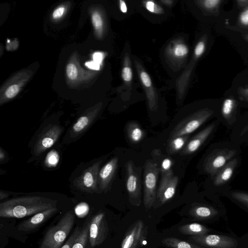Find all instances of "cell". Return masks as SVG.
<instances>
[{"label": "cell", "instance_id": "cell-45", "mask_svg": "<svg viewBox=\"0 0 248 248\" xmlns=\"http://www.w3.org/2000/svg\"><path fill=\"white\" fill-rule=\"evenodd\" d=\"M5 158V154L4 151L2 150V148H0V161L2 162L4 159Z\"/></svg>", "mask_w": 248, "mask_h": 248}, {"label": "cell", "instance_id": "cell-13", "mask_svg": "<svg viewBox=\"0 0 248 248\" xmlns=\"http://www.w3.org/2000/svg\"><path fill=\"white\" fill-rule=\"evenodd\" d=\"M118 159L113 157L99 170L98 175V185L102 191H107L110 186L117 168Z\"/></svg>", "mask_w": 248, "mask_h": 248}, {"label": "cell", "instance_id": "cell-38", "mask_svg": "<svg viewBox=\"0 0 248 248\" xmlns=\"http://www.w3.org/2000/svg\"><path fill=\"white\" fill-rule=\"evenodd\" d=\"M239 21L241 24L248 26V8L243 10L240 14Z\"/></svg>", "mask_w": 248, "mask_h": 248}, {"label": "cell", "instance_id": "cell-20", "mask_svg": "<svg viewBox=\"0 0 248 248\" xmlns=\"http://www.w3.org/2000/svg\"><path fill=\"white\" fill-rule=\"evenodd\" d=\"M89 221L81 230L72 248H85L89 239Z\"/></svg>", "mask_w": 248, "mask_h": 248}, {"label": "cell", "instance_id": "cell-40", "mask_svg": "<svg viewBox=\"0 0 248 248\" xmlns=\"http://www.w3.org/2000/svg\"><path fill=\"white\" fill-rule=\"evenodd\" d=\"M65 9L63 7H60L56 9L53 13L52 16L54 18H58L61 17L64 12Z\"/></svg>", "mask_w": 248, "mask_h": 248}, {"label": "cell", "instance_id": "cell-28", "mask_svg": "<svg viewBox=\"0 0 248 248\" xmlns=\"http://www.w3.org/2000/svg\"><path fill=\"white\" fill-rule=\"evenodd\" d=\"M81 230V229L79 227L76 228L72 234L61 248H72Z\"/></svg>", "mask_w": 248, "mask_h": 248}, {"label": "cell", "instance_id": "cell-4", "mask_svg": "<svg viewBox=\"0 0 248 248\" xmlns=\"http://www.w3.org/2000/svg\"><path fill=\"white\" fill-rule=\"evenodd\" d=\"M213 114L212 110L204 108L187 116L173 128L170 133V138L188 135L200 127Z\"/></svg>", "mask_w": 248, "mask_h": 248}, {"label": "cell", "instance_id": "cell-26", "mask_svg": "<svg viewBox=\"0 0 248 248\" xmlns=\"http://www.w3.org/2000/svg\"><path fill=\"white\" fill-rule=\"evenodd\" d=\"M92 20L93 27L98 34L101 33L103 28V20L97 12H94L92 16Z\"/></svg>", "mask_w": 248, "mask_h": 248}, {"label": "cell", "instance_id": "cell-32", "mask_svg": "<svg viewBox=\"0 0 248 248\" xmlns=\"http://www.w3.org/2000/svg\"><path fill=\"white\" fill-rule=\"evenodd\" d=\"M19 88L17 85L9 86L5 91V94L7 98L11 99L15 97L19 92Z\"/></svg>", "mask_w": 248, "mask_h": 248}, {"label": "cell", "instance_id": "cell-11", "mask_svg": "<svg viewBox=\"0 0 248 248\" xmlns=\"http://www.w3.org/2000/svg\"><path fill=\"white\" fill-rule=\"evenodd\" d=\"M62 131V128L56 125L47 128L38 139L34 148V154L39 155L50 148L58 139Z\"/></svg>", "mask_w": 248, "mask_h": 248}, {"label": "cell", "instance_id": "cell-5", "mask_svg": "<svg viewBox=\"0 0 248 248\" xmlns=\"http://www.w3.org/2000/svg\"><path fill=\"white\" fill-rule=\"evenodd\" d=\"M108 231V225L105 213L102 212L98 213L90 222L89 241L91 248L101 244L106 239Z\"/></svg>", "mask_w": 248, "mask_h": 248}, {"label": "cell", "instance_id": "cell-22", "mask_svg": "<svg viewBox=\"0 0 248 248\" xmlns=\"http://www.w3.org/2000/svg\"><path fill=\"white\" fill-rule=\"evenodd\" d=\"M204 230L201 224L197 223L183 225L178 227L179 232L184 234H200Z\"/></svg>", "mask_w": 248, "mask_h": 248}, {"label": "cell", "instance_id": "cell-42", "mask_svg": "<svg viewBox=\"0 0 248 248\" xmlns=\"http://www.w3.org/2000/svg\"><path fill=\"white\" fill-rule=\"evenodd\" d=\"M103 59V55L101 52H95L93 55V61L100 64Z\"/></svg>", "mask_w": 248, "mask_h": 248}, {"label": "cell", "instance_id": "cell-8", "mask_svg": "<svg viewBox=\"0 0 248 248\" xmlns=\"http://www.w3.org/2000/svg\"><path fill=\"white\" fill-rule=\"evenodd\" d=\"M147 234V227L143 221L137 220L125 232L121 248H140L146 241Z\"/></svg>", "mask_w": 248, "mask_h": 248}, {"label": "cell", "instance_id": "cell-34", "mask_svg": "<svg viewBox=\"0 0 248 248\" xmlns=\"http://www.w3.org/2000/svg\"><path fill=\"white\" fill-rule=\"evenodd\" d=\"M205 49V44L203 41L199 42L194 49V54L196 57H200L204 53Z\"/></svg>", "mask_w": 248, "mask_h": 248}, {"label": "cell", "instance_id": "cell-37", "mask_svg": "<svg viewBox=\"0 0 248 248\" xmlns=\"http://www.w3.org/2000/svg\"><path fill=\"white\" fill-rule=\"evenodd\" d=\"M140 78L142 84L146 87H150L152 86V82L149 75L145 71L140 73Z\"/></svg>", "mask_w": 248, "mask_h": 248}, {"label": "cell", "instance_id": "cell-10", "mask_svg": "<svg viewBox=\"0 0 248 248\" xmlns=\"http://www.w3.org/2000/svg\"><path fill=\"white\" fill-rule=\"evenodd\" d=\"M58 211L56 207L50 208L38 213L24 220L18 225L19 231L28 232L40 227L50 219Z\"/></svg>", "mask_w": 248, "mask_h": 248}, {"label": "cell", "instance_id": "cell-27", "mask_svg": "<svg viewBox=\"0 0 248 248\" xmlns=\"http://www.w3.org/2000/svg\"><path fill=\"white\" fill-rule=\"evenodd\" d=\"M221 1L220 0H204L200 2L204 9L208 11H213L219 7Z\"/></svg>", "mask_w": 248, "mask_h": 248}, {"label": "cell", "instance_id": "cell-44", "mask_svg": "<svg viewBox=\"0 0 248 248\" xmlns=\"http://www.w3.org/2000/svg\"><path fill=\"white\" fill-rule=\"evenodd\" d=\"M237 4L241 7L246 6L248 5V0H237Z\"/></svg>", "mask_w": 248, "mask_h": 248}, {"label": "cell", "instance_id": "cell-16", "mask_svg": "<svg viewBox=\"0 0 248 248\" xmlns=\"http://www.w3.org/2000/svg\"><path fill=\"white\" fill-rule=\"evenodd\" d=\"M96 115V113L84 115L80 117L72 127L70 133L72 136L76 137L83 132L93 121Z\"/></svg>", "mask_w": 248, "mask_h": 248}, {"label": "cell", "instance_id": "cell-39", "mask_svg": "<svg viewBox=\"0 0 248 248\" xmlns=\"http://www.w3.org/2000/svg\"><path fill=\"white\" fill-rule=\"evenodd\" d=\"M238 93L242 100L248 101V86L240 88L238 90Z\"/></svg>", "mask_w": 248, "mask_h": 248}, {"label": "cell", "instance_id": "cell-43", "mask_svg": "<svg viewBox=\"0 0 248 248\" xmlns=\"http://www.w3.org/2000/svg\"><path fill=\"white\" fill-rule=\"evenodd\" d=\"M120 8L123 13H126L127 12V7L125 2L123 0H120Z\"/></svg>", "mask_w": 248, "mask_h": 248}, {"label": "cell", "instance_id": "cell-46", "mask_svg": "<svg viewBox=\"0 0 248 248\" xmlns=\"http://www.w3.org/2000/svg\"><path fill=\"white\" fill-rule=\"evenodd\" d=\"M8 194L5 193V192H2L1 191H0V200H2L6 198H7V197H8Z\"/></svg>", "mask_w": 248, "mask_h": 248}, {"label": "cell", "instance_id": "cell-35", "mask_svg": "<svg viewBox=\"0 0 248 248\" xmlns=\"http://www.w3.org/2000/svg\"><path fill=\"white\" fill-rule=\"evenodd\" d=\"M122 77L123 80L126 82H129L132 78V72L129 66H124L122 71Z\"/></svg>", "mask_w": 248, "mask_h": 248}, {"label": "cell", "instance_id": "cell-31", "mask_svg": "<svg viewBox=\"0 0 248 248\" xmlns=\"http://www.w3.org/2000/svg\"><path fill=\"white\" fill-rule=\"evenodd\" d=\"M66 74L68 78L71 80H74L77 78L78 70L74 64L70 63L67 64Z\"/></svg>", "mask_w": 248, "mask_h": 248}, {"label": "cell", "instance_id": "cell-21", "mask_svg": "<svg viewBox=\"0 0 248 248\" xmlns=\"http://www.w3.org/2000/svg\"><path fill=\"white\" fill-rule=\"evenodd\" d=\"M161 157L159 162L160 166H158L160 169V172L161 173V178L173 176L172 170L173 162L172 159L165 156Z\"/></svg>", "mask_w": 248, "mask_h": 248}, {"label": "cell", "instance_id": "cell-6", "mask_svg": "<svg viewBox=\"0 0 248 248\" xmlns=\"http://www.w3.org/2000/svg\"><path fill=\"white\" fill-rule=\"evenodd\" d=\"M125 185L129 201L133 206H139L141 203V187L140 179L133 163L129 160L125 165Z\"/></svg>", "mask_w": 248, "mask_h": 248}, {"label": "cell", "instance_id": "cell-24", "mask_svg": "<svg viewBox=\"0 0 248 248\" xmlns=\"http://www.w3.org/2000/svg\"><path fill=\"white\" fill-rule=\"evenodd\" d=\"M59 159L60 156L58 152L52 150L46 155L45 163L49 168L55 167L58 164Z\"/></svg>", "mask_w": 248, "mask_h": 248}, {"label": "cell", "instance_id": "cell-9", "mask_svg": "<svg viewBox=\"0 0 248 248\" xmlns=\"http://www.w3.org/2000/svg\"><path fill=\"white\" fill-rule=\"evenodd\" d=\"M102 160H99L82 171L75 180V186L82 191L93 193L98 192V175Z\"/></svg>", "mask_w": 248, "mask_h": 248}, {"label": "cell", "instance_id": "cell-1", "mask_svg": "<svg viewBox=\"0 0 248 248\" xmlns=\"http://www.w3.org/2000/svg\"><path fill=\"white\" fill-rule=\"evenodd\" d=\"M57 201L33 196L15 198L0 203V217L21 218L56 207Z\"/></svg>", "mask_w": 248, "mask_h": 248}, {"label": "cell", "instance_id": "cell-36", "mask_svg": "<svg viewBox=\"0 0 248 248\" xmlns=\"http://www.w3.org/2000/svg\"><path fill=\"white\" fill-rule=\"evenodd\" d=\"M89 210L88 205L85 202H81L75 208V212L77 215H85Z\"/></svg>", "mask_w": 248, "mask_h": 248}, {"label": "cell", "instance_id": "cell-41", "mask_svg": "<svg viewBox=\"0 0 248 248\" xmlns=\"http://www.w3.org/2000/svg\"><path fill=\"white\" fill-rule=\"evenodd\" d=\"M85 65L87 67L91 69L98 70L100 69V64L93 61L86 62Z\"/></svg>", "mask_w": 248, "mask_h": 248}, {"label": "cell", "instance_id": "cell-18", "mask_svg": "<svg viewBox=\"0 0 248 248\" xmlns=\"http://www.w3.org/2000/svg\"><path fill=\"white\" fill-rule=\"evenodd\" d=\"M127 136L133 143L140 142L143 138L144 132L140 125L135 122L128 123L126 126Z\"/></svg>", "mask_w": 248, "mask_h": 248}, {"label": "cell", "instance_id": "cell-29", "mask_svg": "<svg viewBox=\"0 0 248 248\" xmlns=\"http://www.w3.org/2000/svg\"><path fill=\"white\" fill-rule=\"evenodd\" d=\"M188 52L187 46L184 44H178L176 45L173 50L174 56L177 57H183L186 55Z\"/></svg>", "mask_w": 248, "mask_h": 248}, {"label": "cell", "instance_id": "cell-2", "mask_svg": "<svg viewBox=\"0 0 248 248\" xmlns=\"http://www.w3.org/2000/svg\"><path fill=\"white\" fill-rule=\"evenodd\" d=\"M73 210L66 213L59 222L46 232L39 248H61L75 223Z\"/></svg>", "mask_w": 248, "mask_h": 248}, {"label": "cell", "instance_id": "cell-17", "mask_svg": "<svg viewBox=\"0 0 248 248\" xmlns=\"http://www.w3.org/2000/svg\"><path fill=\"white\" fill-rule=\"evenodd\" d=\"M189 139L188 135L170 138L166 148L168 155H173L182 150Z\"/></svg>", "mask_w": 248, "mask_h": 248}, {"label": "cell", "instance_id": "cell-19", "mask_svg": "<svg viewBox=\"0 0 248 248\" xmlns=\"http://www.w3.org/2000/svg\"><path fill=\"white\" fill-rule=\"evenodd\" d=\"M162 243L170 248H198L190 243L172 237L163 238Z\"/></svg>", "mask_w": 248, "mask_h": 248}, {"label": "cell", "instance_id": "cell-7", "mask_svg": "<svg viewBox=\"0 0 248 248\" xmlns=\"http://www.w3.org/2000/svg\"><path fill=\"white\" fill-rule=\"evenodd\" d=\"M236 154L235 150L230 149H223L213 152L204 160V171L211 176L215 175Z\"/></svg>", "mask_w": 248, "mask_h": 248}, {"label": "cell", "instance_id": "cell-3", "mask_svg": "<svg viewBox=\"0 0 248 248\" xmlns=\"http://www.w3.org/2000/svg\"><path fill=\"white\" fill-rule=\"evenodd\" d=\"M160 169L158 164L148 160L144 169L143 204L147 209H150L156 198L157 184Z\"/></svg>", "mask_w": 248, "mask_h": 248}, {"label": "cell", "instance_id": "cell-25", "mask_svg": "<svg viewBox=\"0 0 248 248\" xmlns=\"http://www.w3.org/2000/svg\"><path fill=\"white\" fill-rule=\"evenodd\" d=\"M189 214L197 217H207L210 215L211 210L207 207L199 206L191 208Z\"/></svg>", "mask_w": 248, "mask_h": 248}, {"label": "cell", "instance_id": "cell-30", "mask_svg": "<svg viewBox=\"0 0 248 248\" xmlns=\"http://www.w3.org/2000/svg\"><path fill=\"white\" fill-rule=\"evenodd\" d=\"M146 8L150 12L156 14H161L163 10L159 6L152 1H144Z\"/></svg>", "mask_w": 248, "mask_h": 248}, {"label": "cell", "instance_id": "cell-14", "mask_svg": "<svg viewBox=\"0 0 248 248\" xmlns=\"http://www.w3.org/2000/svg\"><path fill=\"white\" fill-rule=\"evenodd\" d=\"M215 127V124H212L194 136L188 141L181 155H188L196 152L212 132Z\"/></svg>", "mask_w": 248, "mask_h": 248}, {"label": "cell", "instance_id": "cell-12", "mask_svg": "<svg viewBox=\"0 0 248 248\" xmlns=\"http://www.w3.org/2000/svg\"><path fill=\"white\" fill-rule=\"evenodd\" d=\"M178 181L179 178L177 176L161 178L157 190L156 198L162 204L173 197Z\"/></svg>", "mask_w": 248, "mask_h": 248}, {"label": "cell", "instance_id": "cell-15", "mask_svg": "<svg viewBox=\"0 0 248 248\" xmlns=\"http://www.w3.org/2000/svg\"><path fill=\"white\" fill-rule=\"evenodd\" d=\"M238 162L237 158L231 159L219 170L214 181L216 186H222L230 179L237 165Z\"/></svg>", "mask_w": 248, "mask_h": 248}, {"label": "cell", "instance_id": "cell-33", "mask_svg": "<svg viewBox=\"0 0 248 248\" xmlns=\"http://www.w3.org/2000/svg\"><path fill=\"white\" fill-rule=\"evenodd\" d=\"M220 241V238L217 235H209L204 239V243L210 246L217 245Z\"/></svg>", "mask_w": 248, "mask_h": 248}, {"label": "cell", "instance_id": "cell-23", "mask_svg": "<svg viewBox=\"0 0 248 248\" xmlns=\"http://www.w3.org/2000/svg\"><path fill=\"white\" fill-rule=\"evenodd\" d=\"M235 102L233 99L227 98L222 104L221 112L223 116L227 120L230 119L234 110Z\"/></svg>", "mask_w": 248, "mask_h": 248}]
</instances>
